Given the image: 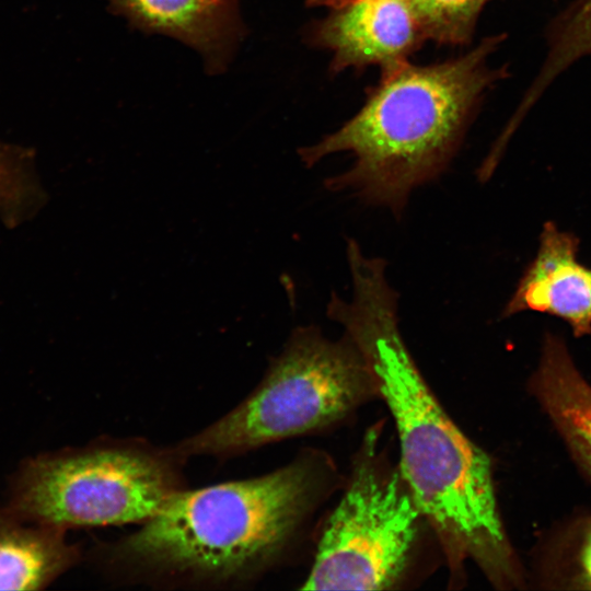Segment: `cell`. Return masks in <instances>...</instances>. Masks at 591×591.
<instances>
[{
	"mask_svg": "<svg viewBox=\"0 0 591 591\" xmlns=\"http://www.w3.org/2000/svg\"><path fill=\"white\" fill-rule=\"evenodd\" d=\"M352 292L332 293L327 316L367 360L395 421L401 473L438 532L453 569L468 559L500 590L528 588V571L505 529L489 456L449 418L422 379L398 327V294L386 262L347 257Z\"/></svg>",
	"mask_w": 591,
	"mask_h": 591,
	"instance_id": "cell-1",
	"label": "cell"
},
{
	"mask_svg": "<svg viewBox=\"0 0 591 591\" xmlns=\"http://www.w3.org/2000/svg\"><path fill=\"white\" fill-rule=\"evenodd\" d=\"M311 460L265 475L188 487L90 559L109 580L158 589L248 587L285 554L311 508Z\"/></svg>",
	"mask_w": 591,
	"mask_h": 591,
	"instance_id": "cell-2",
	"label": "cell"
},
{
	"mask_svg": "<svg viewBox=\"0 0 591 591\" xmlns=\"http://www.w3.org/2000/svg\"><path fill=\"white\" fill-rule=\"evenodd\" d=\"M501 40L485 38L440 63L405 60L383 69L361 109L335 132L301 148V161L311 167L333 153H351V166L326 178L325 187L401 218L412 192L448 167L479 101L505 76L488 63Z\"/></svg>",
	"mask_w": 591,
	"mask_h": 591,
	"instance_id": "cell-3",
	"label": "cell"
},
{
	"mask_svg": "<svg viewBox=\"0 0 591 591\" xmlns=\"http://www.w3.org/2000/svg\"><path fill=\"white\" fill-rule=\"evenodd\" d=\"M175 445L100 437L22 460L5 506L25 522L68 531L141 524L187 488Z\"/></svg>",
	"mask_w": 591,
	"mask_h": 591,
	"instance_id": "cell-4",
	"label": "cell"
},
{
	"mask_svg": "<svg viewBox=\"0 0 591 591\" xmlns=\"http://www.w3.org/2000/svg\"><path fill=\"white\" fill-rule=\"evenodd\" d=\"M378 392L355 343L297 327L258 385L236 406L175 443L187 460H229L266 444L327 427Z\"/></svg>",
	"mask_w": 591,
	"mask_h": 591,
	"instance_id": "cell-5",
	"label": "cell"
},
{
	"mask_svg": "<svg viewBox=\"0 0 591 591\" xmlns=\"http://www.w3.org/2000/svg\"><path fill=\"white\" fill-rule=\"evenodd\" d=\"M421 517L401 471L378 459L370 434L301 589L391 588L407 568Z\"/></svg>",
	"mask_w": 591,
	"mask_h": 591,
	"instance_id": "cell-6",
	"label": "cell"
},
{
	"mask_svg": "<svg viewBox=\"0 0 591 591\" xmlns=\"http://www.w3.org/2000/svg\"><path fill=\"white\" fill-rule=\"evenodd\" d=\"M309 4L328 11L312 39L332 53L336 72L369 65L385 69L407 60L425 40L410 0H309Z\"/></svg>",
	"mask_w": 591,
	"mask_h": 591,
	"instance_id": "cell-7",
	"label": "cell"
},
{
	"mask_svg": "<svg viewBox=\"0 0 591 591\" xmlns=\"http://www.w3.org/2000/svg\"><path fill=\"white\" fill-rule=\"evenodd\" d=\"M578 240L546 222L536 257L503 310L544 312L566 321L576 337L591 334V268L578 263Z\"/></svg>",
	"mask_w": 591,
	"mask_h": 591,
	"instance_id": "cell-8",
	"label": "cell"
},
{
	"mask_svg": "<svg viewBox=\"0 0 591 591\" xmlns=\"http://www.w3.org/2000/svg\"><path fill=\"white\" fill-rule=\"evenodd\" d=\"M112 11L144 32L195 48L209 72L224 70L244 32L237 0H106Z\"/></svg>",
	"mask_w": 591,
	"mask_h": 591,
	"instance_id": "cell-9",
	"label": "cell"
},
{
	"mask_svg": "<svg viewBox=\"0 0 591 591\" xmlns=\"http://www.w3.org/2000/svg\"><path fill=\"white\" fill-rule=\"evenodd\" d=\"M528 391L591 484V383L560 337L548 333L544 338Z\"/></svg>",
	"mask_w": 591,
	"mask_h": 591,
	"instance_id": "cell-10",
	"label": "cell"
},
{
	"mask_svg": "<svg viewBox=\"0 0 591 591\" xmlns=\"http://www.w3.org/2000/svg\"><path fill=\"white\" fill-rule=\"evenodd\" d=\"M66 532L25 522L0 502V590H43L78 565L82 551Z\"/></svg>",
	"mask_w": 591,
	"mask_h": 591,
	"instance_id": "cell-11",
	"label": "cell"
},
{
	"mask_svg": "<svg viewBox=\"0 0 591 591\" xmlns=\"http://www.w3.org/2000/svg\"><path fill=\"white\" fill-rule=\"evenodd\" d=\"M528 581L548 590H591V512L557 524L535 546Z\"/></svg>",
	"mask_w": 591,
	"mask_h": 591,
	"instance_id": "cell-12",
	"label": "cell"
},
{
	"mask_svg": "<svg viewBox=\"0 0 591 591\" xmlns=\"http://www.w3.org/2000/svg\"><path fill=\"white\" fill-rule=\"evenodd\" d=\"M590 55L591 0H576L553 22L545 61L509 123L518 127L549 84L569 66Z\"/></svg>",
	"mask_w": 591,
	"mask_h": 591,
	"instance_id": "cell-13",
	"label": "cell"
},
{
	"mask_svg": "<svg viewBox=\"0 0 591 591\" xmlns=\"http://www.w3.org/2000/svg\"><path fill=\"white\" fill-rule=\"evenodd\" d=\"M46 200L34 152L0 141V221L15 229L37 215Z\"/></svg>",
	"mask_w": 591,
	"mask_h": 591,
	"instance_id": "cell-14",
	"label": "cell"
},
{
	"mask_svg": "<svg viewBox=\"0 0 591 591\" xmlns=\"http://www.w3.org/2000/svg\"><path fill=\"white\" fill-rule=\"evenodd\" d=\"M490 0H410L424 39L462 45L470 42L485 4Z\"/></svg>",
	"mask_w": 591,
	"mask_h": 591,
	"instance_id": "cell-15",
	"label": "cell"
}]
</instances>
